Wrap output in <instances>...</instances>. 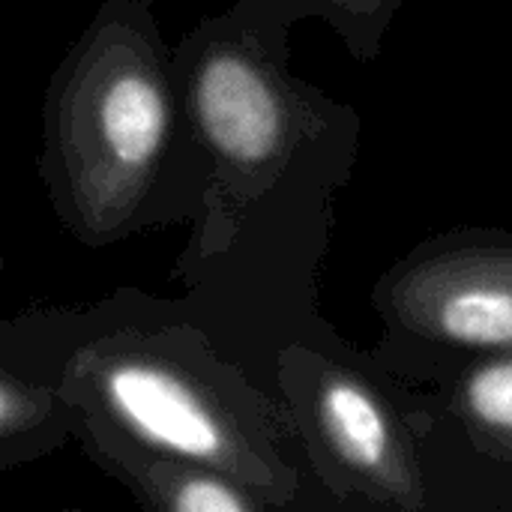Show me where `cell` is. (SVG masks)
<instances>
[{
  "instance_id": "7",
  "label": "cell",
  "mask_w": 512,
  "mask_h": 512,
  "mask_svg": "<svg viewBox=\"0 0 512 512\" xmlns=\"http://www.w3.org/2000/svg\"><path fill=\"white\" fill-rule=\"evenodd\" d=\"M318 426L333 453L381 483L396 480V441L384 408L351 378H330L318 393Z\"/></svg>"
},
{
  "instance_id": "5",
  "label": "cell",
  "mask_w": 512,
  "mask_h": 512,
  "mask_svg": "<svg viewBox=\"0 0 512 512\" xmlns=\"http://www.w3.org/2000/svg\"><path fill=\"white\" fill-rule=\"evenodd\" d=\"M402 312L426 333L471 345L512 348V255H456L402 285Z\"/></svg>"
},
{
  "instance_id": "9",
  "label": "cell",
  "mask_w": 512,
  "mask_h": 512,
  "mask_svg": "<svg viewBox=\"0 0 512 512\" xmlns=\"http://www.w3.org/2000/svg\"><path fill=\"white\" fill-rule=\"evenodd\" d=\"M0 183H3V153H0ZM6 270V258H3V243H0V273Z\"/></svg>"
},
{
  "instance_id": "1",
  "label": "cell",
  "mask_w": 512,
  "mask_h": 512,
  "mask_svg": "<svg viewBox=\"0 0 512 512\" xmlns=\"http://www.w3.org/2000/svg\"><path fill=\"white\" fill-rule=\"evenodd\" d=\"M201 180L150 0H102L42 96L39 180L60 228L108 249L186 213Z\"/></svg>"
},
{
  "instance_id": "3",
  "label": "cell",
  "mask_w": 512,
  "mask_h": 512,
  "mask_svg": "<svg viewBox=\"0 0 512 512\" xmlns=\"http://www.w3.org/2000/svg\"><path fill=\"white\" fill-rule=\"evenodd\" d=\"M174 84L201 168V240L213 246L288 153L294 108L243 12L207 18L180 39Z\"/></svg>"
},
{
  "instance_id": "6",
  "label": "cell",
  "mask_w": 512,
  "mask_h": 512,
  "mask_svg": "<svg viewBox=\"0 0 512 512\" xmlns=\"http://www.w3.org/2000/svg\"><path fill=\"white\" fill-rule=\"evenodd\" d=\"M72 441L84 456L111 480H117L141 507L156 512H252L261 507V498L240 486L237 480L168 456L156 453L126 435L105 429L99 423L81 420L72 414Z\"/></svg>"
},
{
  "instance_id": "8",
  "label": "cell",
  "mask_w": 512,
  "mask_h": 512,
  "mask_svg": "<svg viewBox=\"0 0 512 512\" xmlns=\"http://www.w3.org/2000/svg\"><path fill=\"white\" fill-rule=\"evenodd\" d=\"M465 408L480 426L512 435V360L486 363L468 378Z\"/></svg>"
},
{
  "instance_id": "4",
  "label": "cell",
  "mask_w": 512,
  "mask_h": 512,
  "mask_svg": "<svg viewBox=\"0 0 512 512\" xmlns=\"http://www.w3.org/2000/svg\"><path fill=\"white\" fill-rule=\"evenodd\" d=\"M39 312L0 321V471H15L72 441V411L60 393V369L72 345L105 315Z\"/></svg>"
},
{
  "instance_id": "2",
  "label": "cell",
  "mask_w": 512,
  "mask_h": 512,
  "mask_svg": "<svg viewBox=\"0 0 512 512\" xmlns=\"http://www.w3.org/2000/svg\"><path fill=\"white\" fill-rule=\"evenodd\" d=\"M60 393L75 417L156 453L213 468L255 495L276 486L249 396L195 330L135 315L129 297H108L105 315L72 345Z\"/></svg>"
}]
</instances>
